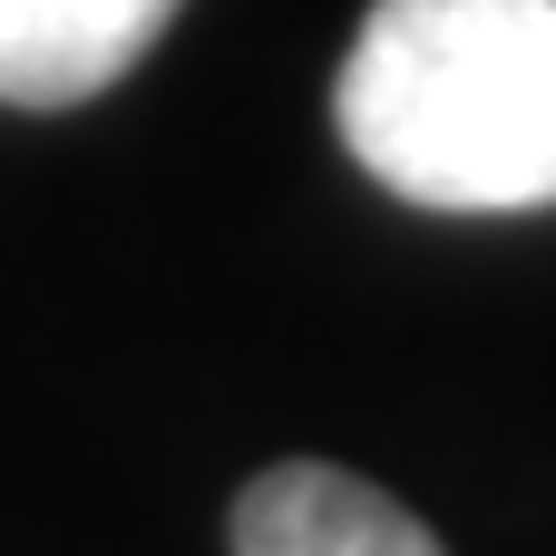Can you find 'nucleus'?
<instances>
[{"mask_svg":"<svg viewBox=\"0 0 556 556\" xmlns=\"http://www.w3.org/2000/svg\"><path fill=\"white\" fill-rule=\"evenodd\" d=\"M186 0H0V108H78L117 88Z\"/></svg>","mask_w":556,"mask_h":556,"instance_id":"obj_2","label":"nucleus"},{"mask_svg":"<svg viewBox=\"0 0 556 556\" xmlns=\"http://www.w3.org/2000/svg\"><path fill=\"white\" fill-rule=\"evenodd\" d=\"M235 556H450L401 498L332 459H283L235 498Z\"/></svg>","mask_w":556,"mask_h":556,"instance_id":"obj_3","label":"nucleus"},{"mask_svg":"<svg viewBox=\"0 0 556 556\" xmlns=\"http://www.w3.org/2000/svg\"><path fill=\"white\" fill-rule=\"evenodd\" d=\"M332 127L401 205H556V0H371Z\"/></svg>","mask_w":556,"mask_h":556,"instance_id":"obj_1","label":"nucleus"}]
</instances>
